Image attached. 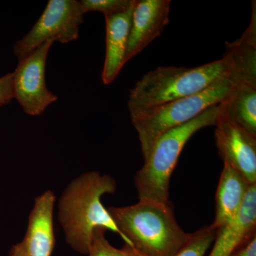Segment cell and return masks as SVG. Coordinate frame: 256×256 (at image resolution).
Returning a JSON list of instances; mask_svg holds the SVG:
<instances>
[{"label":"cell","mask_w":256,"mask_h":256,"mask_svg":"<svg viewBox=\"0 0 256 256\" xmlns=\"http://www.w3.org/2000/svg\"><path fill=\"white\" fill-rule=\"evenodd\" d=\"M220 107L224 116L256 136V85L239 84Z\"/></svg>","instance_id":"5bb4252c"},{"label":"cell","mask_w":256,"mask_h":256,"mask_svg":"<svg viewBox=\"0 0 256 256\" xmlns=\"http://www.w3.org/2000/svg\"><path fill=\"white\" fill-rule=\"evenodd\" d=\"M53 44L52 40L47 41L18 60V67L12 73L14 98L28 116L43 114L58 99L48 90L45 80L47 56Z\"/></svg>","instance_id":"52a82bcc"},{"label":"cell","mask_w":256,"mask_h":256,"mask_svg":"<svg viewBox=\"0 0 256 256\" xmlns=\"http://www.w3.org/2000/svg\"><path fill=\"white\" fill-rule=\"evenodd\" d=\"M108 210L126 244L146 256H174L191 237L178 225L171 204L139 201Z\"/></svg>","instance_id":"3957f363"},{"label":"cell","mask_w":256,"mask_h":256,"mask_svg":"<svg viewBox=\"0 0 256 256\" xmlns=\"http://www.w3.org/2000/svg\"><path fill=\"white\" fill-rule=\"evenodd\" d=\"M107 229L98 227L92 232L88 256H146L132 246L126 244L122 248H116L106 237Z\"/></svg>","instance_id":"2e32d148"},{"label":"cell","mask_w":256,"mask_h":256,"mask_svg":"<svg viewBox=\"0 0 256 256\" xmlns=\"http://www.w3.org/2000/svg\"><path fill=\"white\" fill-rule=\"evenodd\" d=\"M56 196L46 191L35 200L28 230L21 242L12 248L8 256H50L55 245L53 212Z\"/></svg>","instance_id":"9c48e42d"},{"label":"cell","mask_w":256,"mask_h":256,"mask_svg":"<svg viewBox=\"0 0 256 256\" xmlns=\"http://www.w3.org/2000/svg\"><path fill=\"white\" fill-rule=\"evenodd\" d=\"M215 126L216 144L224 163L240 173L249 184H256V136L230 120L222 110Z\"/></svg>","instance_id":"ba28073f"},{"label":"cell","mask_w":256,"mask_h":256,"mask_svg":"<svg viewBox=\"0 0 256 256\" xmlns=\"http://www.w3.org/2000/svg\"><path fill=\"white\" fill-rule=\"evenodd\" d=\"M84 15L79 1L50 0L30 32L15 44V56L18 60H23L50 40L62 44L75 41Z\"/></svg>","instance_id":"8992f818"},{"label":"cell","mask_w":256,"mask_h":256,"mask_svg":"<svg viewBox=\"0 0 256 256\" xmlns=\"http://www.w3.org/2000/svg\"><path fill=\"white\" fill-rule=\"evenodd\" d=\"M116 180L107 174L90 172L78 176L67 186L58 203V218L66 240L76 252L86 255L92 244V232L102 227L120 236L108 208L101 202L106 194H114Z\"/></svg>","instance_id":"6da1fadb"},{"label":"cell","mask_w":256,"mask_h":256,"mask_svg":"<svg viewBox=\"0 0 256 256\" xmlns=\"http://www.w3.org/2000/svg\"><path fill=\"white\" fill-rule=\"evenodd\" d=\"M235 70L233 60L226 54L222 60L194 68L158 67L130 90V116L198 94Z\"/></svg>","instance_id":"7a4b0ae2"},{"label":"cell","mask_w":256,"mask_h":256,"mask_svg":"<svg viewBox=\"0 0 256 256\" xmlns=\"http://www.w3.org/2000/svg\"><path fill=\"white\" fill-rule=\"evenodd\" d=\"M252 21L244 34L236 41L226 42V54L233 60L236 70L244 82L256 85V8L252 2Z\"/></svg>","instance_id":"9a60e30c"},{"label":"cell","mask_w":256,"mask_h":256,"mask_svg":"<svg viewBox=\"0 0 256 256\" xmlns=\"http://www.w3.org/2000/svg\"><path fill=\"white\" fill-rule=\"evenodd\" d=\"M84 14L89 12H100L105 16L121 14L132 8L134 0H82Z\"/></svg>","instance_id":"ac0fdd59"},{"label":"cell","mask_w":256,"mask_h":256,"mask_svg":"<svg viewBox=\"0 0 256 256\" xmlns=\"http://www.w3.org/2000/svg\"><path fill=\"white\" fill-rule=\"evenodd\" d=\"M217 230L208 226L192 233L188 242L174 256H205L214 242Z\"/></svg>","instance_id":"e0dca14e"},{"label":"cell","mask_w":256,"mask_h":256,"mask_svg":"<svg viewBox=\"0 0 256 256\" xmlns=\"http://www.w3.org/2000/svg\"><path fill=\"white\" fill-rule=\"evenodd\" d=\"M230 256H256V232L244 240Z\"/></svg>","instance_id":"ffe728a7"},{"label":"cell","mask_w":256,"mask_h":256,"mask_svg":"<svg viewBox=\"0 0 256 256\" xmlns=\"http://www.w3.org/2000/svg\"><path fill=\"white\" fill-rule=\"evenodd\" d=\"M14 98L12 73L0 77V107L8 105Z\"/></svg>","instance_id":"d6986e66"},{"label":"cell","mask_w":256,"mask_h":256,"mask_svg":"<svg viewBox=\"0 0 256 256\" xmlns=\"http://www.w3.org/2000/svg\"><path fill=\"white\" fill-rule=\"evenodd\" d=\"M256 232V184L248 190L242 208L232 222L217 230L208 256H230L244 240Z\"/></svg>","instance_id":"8fae6325"},{"label":"cell","mask_w":256,"mask_h":256,"mask_svg":"<svg viewBox=\"0 0 256 256\" xmlns=\"http://www.w3.org/2000/svg\"><path fill=\"white\" fill-rule=\"evenodd\" d=\"M170 0H134L126 64L160 36L170 22Z\"/></svg>","instance_id":"30bf717a"},{"label":"cell","mask_w":256,"mask_h":256,"mask_svg":"<svg viewBox=\"0 0 256 256\" xmlns=\"http://www.w3.org/2000/svg\"><path fill=\"white\" fill-rule=\"evenodd\" d=\"M132 8L121 14L105 16L106 53L102 80L109 85L116 80L126 62L128 37L130 30Z\"/></svg>","instance_id":"4fadbf2b"},{"label":"cell","mask_w":256,"mask_h":256,"mask_svg":"<svg viewBox=\"0 0 256 256\" xmlns=\"http://www.w3.org/2000/svg\"><path fill=\"white\" fill-rule=\"evenodd\" d=\"M242 82H244L242 76L235 70L198 94L131 117L138 132L144 159L148 158L154 144L165 132L190 122L212 106L224 102Z\"/></svg>","instance_id":"5b68a950"},{"label":"cell","mask_w":256,"mask_h":256,"mask_svg":"<svg viewBox=\"0 0 256 256\" xmlns=\"http://www.w3.org/2000/svg\"><path fill=\"white\" fill-rule=\"evenodd\" d=\"M250 186L240 173L224 163L216 194V216L210 225L212 228L218 230L236 216Z\"/></svg>","instance_id":"7c38bea8"},{"label":"cell","mask_w":256,"mask_h":256,"mask_svg":"<svg viewBox=\"0 0 256 256\" xmlns=\"http://www.w3.org/2000/svg\"><path fill=\"white\" fill-rule=\"evenodd\" d=\"M220 105L212 106L186 124L165 132L158 140L144 165L134 176L139 201L170 204V182L186 143L200 130L214 126Z\"/></svg>","instance_id":"277c9868"}]
</instances>
